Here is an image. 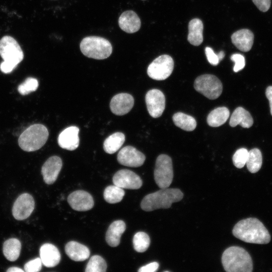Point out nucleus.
Masks as SVG:
<instances>
[{"label": "nucleus", "instance_id": "nucleus-1", "mask_svg": "<svg viewBox=\"0 0 272 272\" xmlns=\"http://www.w3.org/2000/svg\"><path fill=\"white\" fill-rule=\"evenodd\" d=\"M233 235L245 242L263 244L270 240V234L257 219L249 218L239 221L234 227Z\"/></svg>", "mask_w": 272, "mask_h": 272}, {"label": "nucleus", "instance_id": "nucleus-2", "mask_svg": "<svg viewBox=\"0 0 272 272\" xmlns=\"http://www.w3.org/2000/svg\"><path fill=\"white\" fill-rule=\"evenodd\" d=\"M183 197V194L179 189L161 188L146 195L141 202V207L147 212L159 209H168L173 202L179 201Z\"/></svg>", "mask_w": 272, "mask_h": 272}, {"label": "nucleus", "instance_id": "nucleus-3", "mask_svg": "<svg viewBox=\"0 0 272 272\" xmlns=\"http://www.w3.org/2000/svg\"><path fill=\"white\" fill-rule=\"evenodd\" d=\"M222 263L227 272H251L253 269L251 257L247 251L239 246H231L223 253Z\"/></svg>", "mask_w": 272, "mask_h": 272}, {"label": "nucleus", "instance_id": "nucleus-4", "mask_svg": "<svg viewBox=\"0 0 272 272\" xmlns=\"http://www.w3.org/2000/svg\"><path fill=\"white\" fill-rule=\"evenodd\" d=\"M0 55L4 60L0 69L5 74L12 72L24 58L19 43L13 37L8 35L0 40Z\"/></svg>", "mask_w": 272, "mask_h": 272}, {"label": "nucleus", "instance_id": "nucleus-5", "mask_svg": "<svg viewBox=\"0 0 272 272\" xmlns=\"http://www.w3.org/2000/svg\"><path fill=\"white\" fill-rule=\"evenodd\" d=\"M47 128L41 124H34L28 127L20 135L18 143L25 151L33 152L40 149L48 138Z\"/></svg>", "mask_w": 272, "mask_h": 272}, {"label": "nucleus", "instance_id": "nucleus-6", "mask_svg": "<svg viewBox=\"0 0 272 272\" xmlns=\"http://www.w3.org/2000/svg\"><path fill=\"white\" fill-rule=\"evenodd\" d=\"M82 53L86 56L96 59L108 57L112 51L110 42L99 36H88L82 39L80 45Z\"/></svg>", "mask_w": 272, "mask_h": 272}, {"label": "nucleus", "instance_id": "nucleus-7", "mask_svg": "<svg viewBox=\"0 0 272 272\" xmlns=\"http://www.w3.org/2000/svg\"><path fill=\"white\" fill-rule=\"evenodd\" d=\"M194 87L196 91L211 100L218 98L223 90L220 80L215 76L210 74L202 75L196 78Z\"/></svg>", "mask_w": 272, "mask_h": 272}, {"label": "nucleus", "instance_id": "nucleus-8", "mask_svg": "<svg viewBox=\"0 0 272 272\" xmlns=\"http://www.w3.org/2000/svg\"><path fill=\"white\" fill-rule=\"evenodd\" d=\"M154 175L155 182L160 188H167L170 185L173 178V170L169 156L162 154L157 157Z\"/></svg>", "mask_w": 272, "mask_h": 272}, {"label": "nucleus", "instance_id": "nucleus-9", "mask_svg": "<svg viewBox=\"0 0 272 272\" xmlns=\"http://www.w3.org/2000/svg\"><path fill=\"white\" fill-rule=\"evenodd\" d=\"M174 68V61L169 55L164 54L155 59L148 66V75L151 78L164 80L172 74Z\"/></svg>", "mask_w": 272, "mask_h": 272}, {"label": "nucleus", "instance_id": "nucleus-10", "mask_svg": "<svg viewBox=\"0 0 272 272\" xmlns=\"http://www.w3.org/2000/svg\"><path fill=\"white\" fill-rule=\"evenodd\" d=\"M35 201L32 196L24 193L20 195L14 203L12 214L17 220H23L28 218L33 211Z\"/></svg>", "mask_w": 272, "mask_h": 272}, {"label": "nucleus", "instance_id": "nucleus-11", "mask_svg": "<svg viewBox=\"0 0 272 272\" xmlns=\"http://www.w3.org/2000/svg\"><path fill=\"white\" fill-rule=\"evenodd\" d=\"M112 181L116 186L129 189H139L143 184L141 177L128 169H121L117 171L113 177Z\"/></svg>", "mask_w": 272, "mask_h": 272}, {"label": "nucleus", "instance_id": "nucleus-12", "mask_svg": "<svg viewBox=\"0 0 272 272\" xmlns=\"http://www.w3.org/2000/svg\"><path fill=\"white\" fill-rule=\"evenodd\" d=\"M145 100L150 115L154 118L161 116L165 108L164 94L158 89L149 90L146 94Z\"/></svg>", "mask_w": 272, "mask_h": 272}, {"label": "nucleus", "instance_id": "nucleus-13", "mask_svg": "<svg viewBox=\"0 0 272 272\" xmlns=\"http://www.w3.org/2000/svg\"><path fill=\"white\" fill-rule=\"evenodd\" d=\"M145 159L146 157L143 153L130 146L121 149L117 155V161L119 163L128 167L141 166Z\"/></svg>", "mask_w": 272, "mask_h": 272}, {"label": "nucleus", "instance_id": "nucleus-14", "mask_svg": "<svg viewBox=\"0 0 272 272\" xmlns=\"http://www.w3.org/2000/svg\"><path fill=\"white\" fill-rule=\"evenodd\" d=\"M67 202L71 208L77 211H86L94 206L92 195L88 192L78 190L71 193L67 197Z\"/></svg>", "mask_w": 272, "mask_h": 272}, {"label": "nucleus", "instance_id": "nucleus-15", "mask_svg": "<svg viewBox=\"0 0 272 272\" xmlns=\"http://www.w3.org/2000/svg\"><path fill=\"white\" fill-rule=\"evenodd\" d=\"M62 166L61 158L56 156L49 158L43 165L41 174L44 182L53 184L56 180Z\"/></svg>", "mask_w": 272, "mask_h": 272}, {"label": "nucleus", "instance_id": "nucleus-16", "mask_svg": "<svg viewBox=\"0 0 272 272\" xmlns=\"http://www.w3.org/2000/svg\"><path fill=\"white\" fill-rule=\"evenodd\" d=\"M134 104L133 97L127 93H119L111 99L110 110L117 115H123L129 112Z\"/></svg>", "mask_w": 272, "mask_h": 272}, {"label": "nucleus", "instance_id": "nucleus-17", "mask_svg": "<svg viewBox=\"0 0 272 272\" xmlns=\"http://www.w3.org/2000/svg\"><path fill=\"white\" fill-rule=\"evenodd\" d=\"M79 128L71 126L63 130L58 137V143L62 149L69 151L76 149L79 145Z\"/></svg>", "mask_w": 272, "mask_h": 272}, {"label": "nucleus", "instance_id": "nucleus-18", "mask_svg": "<svg viewBox=\"0 0 272 272\" xmlns=\"http://www.w3.org/2000/svg\"><path fill=\"white\" fill-rule=\"evenodd\" d=\"M118 22L120 29L128 33H133L138 31L141 26L139 17L131 10L122 13L118 19Z\"/></svg>", "mask_w": 272, "mask_h": 272}, {"label": "nucleus", "instance_id": "nucleus-19", "mask_svg": "<svg viewBox=\"0 0 272 272\" xmlns=\"http://www.w3.org/2000/svg\"><path fill=\"white\" fill-rule=\"evenodd\" d=\"M42 264L47 267H52L60 262L61 256L57 248L50 243L42 245L39 251Z\"/></svg>", "mask_w": 272, "mask_h": 272}, {"label": "nucleus", "instance_id": "nucleus-20", "mask_svg": "<svg viewBox=\"0 0 272 272\" xmlns=\"http://www.w3.org/2000/svg\"><path fill=\"white\" fill-rule=\"evenodd\" d=\"M231 40L238 49L247 52L252 46L254 35L250 30L243 29L234 32L231 36Z\"/></svg>", "mask_w": 272, "mask_h": 272}, {"label": "nucleus", "instance_id": "nucleus-21", "mask_svg": "<svg viewBox=\"0 0 272 272\" xmlns=\"http://www.w3.org/2000/svg\"><path fill=\"white\" fill-rule=\"evenodd\" d=\"M65 251L72 260L76 261L86 260L90 254V250L87 246L74 241L66 243L65 246Z\"/></svg>", "mask_w": 272, "mask_h": 272}, {"label": "nucleus", "instance_id": "nucleus-22", "mask_svg": "<svg viewBox=\"0 0 272 272\" xmlns=\"http://www.w3.org/2000/svg\"><path fill=\"white\" fill-rule=\"evenodd\" d=\"M125 229L126 225L122 220H117L112 223L106 233L105 239L107 244L111 247L117 246Z\"/></svg>", "mask_w": 272, "mask_h": 272}, {"label": "nucleus", "instance_id": "nucleus-23", "mask_svg": "<svg viewBox=\"0 0 272 272\" xmlns=\"http://www.w3.org/2000/svg\"><path fill=\"white\" fill-rule=\"evenodd\" d=\"M253 123L250 113L242 107L235 109L231 116L229 124L232 127L240 125L244 128L250 127Z\"/></svg>", "mask_w": 272, "mask_h": 272}, {"label": "nucleus", "instance_id": "nucleus-24", "mask_svg": "<svg viewBox=\"0 0 272 272\" xmlns=\"http://www.w3.org/2000/svg\"><path fill=\"white\" fill-rule=\"evenodd\" d=\"M203 29V23L200 19L195 18L189 22L187 40L191 44L198 46L202 42Z\"/></svg>", "mask_w": 272, "mask_h": 272}, {"label": "nucleus", "instance_id": "nucleus-25", "mask_svg": "<svg viewBox=\"0 0 272 272\" xmlns=\"http://www.w3.org/2000/svg\"><path fill=\"white\" fill-rule=\"evenodd\" d=\"M21 249V242L16 238L9 239L3 244V254L5 257L10 261H14L18 258Z\"/></svg>", "mask_w": 272, "mask_h": 272}, {"label": "nucleus", "instance_id": "nucleus-26", "mask_svg": "<svg viewBox=\"0 0 272 272\" xmlns=\"http://www.w3.org/2000/svg\"><path fill=\"white\" fill-rule=\"evenodd\" d=\"M230 115L229 109L226 107H220L213 110L207 117L208 124L212 127H218L224 124Z\"/></svg>", "mask_w": 272, "mask_h": 272}, {"label": "nucleus", "instance_id": "nucleus-27", "mask_svg": "<svg viewBox=\"0 0 272 272\" xmlns=\"http://www.w3.org/2000/svg\"><path fill=\"white\" fill-rule=\"evenodd\" d=\"M125 141L124 134L120 132H115L109 136L104 142L103 149L108 154H112L117 151Z\"/></svg>", "mask_w": 272, "mask_h": 272}, {"label": "nucleus", "instance_id": "nucleus-28", "mask_svg": "<svg viewBox=\"0 0 272 272\" xmlns=\"http://www.w3.org/2000/svg\"><path fill=\"white\" fill-rule=\"evenodd\" d=\"M172 119L177 127L186 131H192L196 126L195 119L192 116L182 112L175 113Z\"/></svg>", "mask_w": 272, "mask_h": 272}, {"label": "nucleus", "instance_id": "nucleus-29", "mask_svg": "<svg viewBox=\"0 0 272 272\" xmlns=\"http://www.w3.org/2000/svg\"><path fill=\"white\" fill-rule=\"evenodd\" d=\"M262 163V154L259 149L254 148L248 151L246 164L250 172L254 173L258 171L261 167Z\"/></svg>", "mask_w": 272, "mask_h": 272}, {"label": "nucleus", "instance_id": "nucleus-30", "mask_svg": "<svg viewBox=\"0 0 272 272\" xmlns=\"http://www.w3.org/2000/svg\"><path fill=\"white\" fill-rule=\"evenodd\" d=\"M125 194L124 190L115 185H109L104 191V199L109 203H116L120 202Z\"/></svg>", "mask_w": 272, "mask_h": 272}, {"label": "nucleus", "instance_id": "nucleus-31", "mask_svg": "<svg viewBox=\"0 0 272 272\" xmlns=\"http://www.w3.org/2000/svg\"><path fill=\"white\" fill-rule=\"evenodd\" d=\"M132 243L133 248L136 251L144 252L150 246V239L146 233L138 232L134 235Z\"/></svg>", "mask_w": 272, "mask_h": 272}, {"label": "nucleus", "instance_id": "nucleus-32", "mask_svg": "<svg viewBox=\"0 0 272 272\" xmlns=\"http://www.w3.org/2000/svg\"><path fill=\"white\" fill-rule=\"evenodd\" d=\"M107 269V263L101 256H92L87 264L86 272H105Z\"/></svg>", "mask_w": 272, "mask_h": 272}, {"label": "nucleus", "instance_id": "nucleus-33", "mask_svg": "<svg viewBox=\"0 0 272 272\" xmlns=\"http://www.w3.org/2000/svg\"><path fill=\"white\" fill-rule=\"evenodd\" d=\"M38 87V82L37 79L28 78L23 83L19 86L18 90L21 94L25 95L35 91Z\"/></svg>", "mask_w": 272, "mask_h": 272}, {"label": "nucleus", "instance_id": "nucleus-34", "mask_svg": "<svg viewBox=\"0 0 272 272\" xmlns=\"http://www.w3.org/2000/svg\"><path fill=\"white\" fill-rule=\"evenodd\" d=\"M248 155V151L245 148L237 150L233 156L232 160L234 165L238 168H242L246 164Z\"/></svg>", "mask_w": 272, "mask_h": 272}, {"label": "nucleus", "instance_id": "nucleus-35", "mask_svg": "<svg viewBox=\"0 0 272 272\" xmlns=\"http://www.w3.org/2000/svg\"><path fill=\"white\" fill-rule=\"evenodd\" d=\"M42 261L40 257H37L32 259L24 266V271L26 272H38L42 267Z\"/></svg>", "mask_w": 272, "mask_h": 272}, {"label": "nucleus", "instance_id": "nucleus-36", "mask_svg": "<svg viewBox=\"0 0 272 272\" xmlns=\"http://www.w3.org/2000/svg\"><path fill=\"white\" fill-rule=\"evenodd\" d=\"M231 60L235 62L233 71L238 72L242 70L245 65V58L243 55L239 53L233 54L230 57Z\"/></svg>", "mask_w": 272, "mask_h": 272}, {"label": "nucleus", "instance_id": "nucleus-37", "mask_svg": "<svg viewBox=\"0 0 272 272\" xmlns=\"http://www.w3.org/2000/svg\"><path fill=\"white\" fill-rule=\"evenodd\" d=\"M205 52L208 61L213 65H217L220 60L218 54H216L213 49L210 47H207Z\"/></svg>", "mask_w": 272, "mask_h": 272}, {"label": "nucleus", "instance_id": "nucleus-38", "mask_svg": "<svg viewBox=\"0 0 272 272\" xmlns=\"http://www.w3.org/2000/svg\"><path fill=\"white\" fill-rule=\"evenodd\" d=\"M253 3L261 12L267 11L270 6L271 0H252Z\"/></svg>", "mask_w": 272, "mask_h": 272}, {"label": "nucleus", "instance_id": "nucleus-39", "mask_svg": "<svg viewBox=\"0 0 272 272\" xmlns=\"http://www.w3.org/2000/svg\"><path fill=\"white\" fill-rule=\"evenodd\" d=\"M159 263L157 262H153L146 265L141 267L138 270L139 272H155L159 268Z\"/></svg>", "mask_w": 272, "mask_h": 272}, {"label": "nucleus", "instance_id": "nucleus-40", "mask_svg": "<svg viewBox=\"0 0 272 272\" xmlns=\"http://www.w3.org/2000/svg\"><path fill=\"white\" fill-rule=\"evenodd\" d=\"M265 95L269 102L270 113L272 115V86H269L266 88Z\"/></svg>", "mask_w": 272, "mask_h": 272}, {"label": "nucleus", "instance_id": "nucleus-41", "mask_svg": "<svg viewBox=\"0 0 272 272\" xmlns=\"http://www.w3.org/2000/svg\"><path fill=\"white\" fill-rule=\"evenodd\" d=\"M7 272H24V270L18 267H11L9 268L7 270Z\"/></svg>", "mask_w": 272, "mask_h": 272}, {"label": "nucleus", "instance_id": "nucleus-42", "mask_svg": "<svg viewBox=\"0 0 272 272\" xmlns=\"http://www.w3.org/2000/svg\"><path fill=\"white\" fill-rule=\"evenodd\" d=\"M218 55H219V59L221 60H222L223 58L225 56V53L223 51H221L219 52V53H218Z\"/></svg>", "mask_w": 272, "mask_h": 272}, {"label": "nucleus", "instance_id": "nucleus-43", "mask_svg": "<svg viewBox=\"0 0 272 272\" xmlns=\"http://www.w3.org/2000/svg\"><path fill=\"white\" fill-rule=\"evenodd\" d=\"M142 1H145V0H142Z\"/></svg>", "mask_w": 272, "mask_h": 272}]
</instances>
